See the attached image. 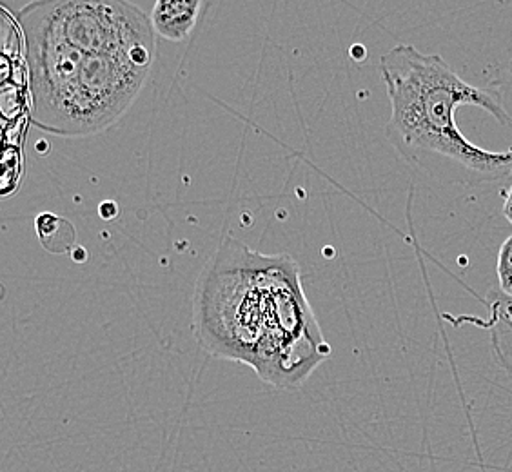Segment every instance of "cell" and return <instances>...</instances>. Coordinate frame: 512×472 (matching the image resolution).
Instances as JSON below:
<instances>
[{
    "label": "cell",
    "instance_id": "obj_5",
    "mask_svg": "<svg viewBox=\"0 0 512 472\" xmlns=\"http://www.w3.org/2000/svg\"><path fill=\"white\" fill-rule=\"evenodd\" d=\"M493 347L503 369L512 376V298L503 293L491 300Z\"/></svg>",
    "mask_w": 512,
    "mask_h": 472
},
{
    "label": "cell",
    "instance_id": "obj_1",
    "mask_svg": "<svg viewBox=\"0 0 512 472\" xmlns=\"http://www.w3.org/2000/svg\"><path fill=\"white\" fill-rule=\"evenodd\" d=\"M31 122L60 137L95 135L135 102L155 62L151 20L129 2L55 0L19 11Z\"/></svg>",
    "mask_w": 512,
    "mask_h": 472
},
{
    "label": "cell",
    "instance_id": "obj_7",
    "mask_svg": "<svg viewBox=\"0 0 512 472\" xmlns=\"http://www.w3.org/2000/svg\"><path fill=\"white\" fill-rule=\"evenodd\" d=\"M503 215H505V218L512 224V186L509 187V193H507L505 202H503Z\"/></svg>",
    "mask_w": 512,
    "mask_h": 472
},
{
    "label": "cell",
    "instance_id": "obj_3",
    "mask_svg": "<svg viewBox=\"0 0 512 472\" xmlns=\"http://www.w3.org/2000/svg\"><path fill=\"white\" fill-rule=\"evenodd\" d=\"M380 73L391 100L387 135L409 162H436L451 180L469 186L511 177L512 149L496 153L474 146L454 117L460 106H474L512 128L502 89L467 84L440 55L411 44L387 51Z\"/></svg>",
    "mask_w": 512,
    "mask_h": 472
},
{
    "label": "cell",
    "instance_id": "obj_4",
    "mask_svg": "<svg viewBox=\"0 0 512 472\" xmlns=\"http://www.w3.org/2000/svg\"><path fill=\"white\" fill-rule=\"evenodd\" d=\"M202 8L204 4L200 0H158L149 20L157 35L171 42H182L195 30Z\"/></svg>",
    "mask_w": 512,
    "mask_h": 472
},
{
    "label": "cell",
    "instance_id": "obj_2",
    "mask_svg": "<svg viewBox=\"0 0 512 472\" xmlns=\"http://www.w3.org/2000/svg\"><path fill=\"white\" fill-rule=\"evenodd\" d=\"M195 324L209 353L251 365L260 380L296 389L331 354L289 256L227 240L202 273Z\"/></svg>",
    "mask_w": 512,
    "mask_h": 472
},
{
    "label": "cell",
    "instance_id": "obj_8",
    "mask_svg": "<svg viewBox=\"0 0 512 472\" xmlns=\"http://www.w3.org/2000/svg\"><path fill=\"white\" fill-rule=\"evenodd\" d=\"M511 177H512V171H511Z\"/></svg>",
    "mask_w": 512,
    "mask_h": 472
},
{
    "label": "cell",
    "instance_id": "obj_6",
    "mask_svg": "<svg viewBox=\"0 0 512 472\" xmlns=\"http://www.w3.org/2000/svg\"><path fill=\"white\" fill-rule=\"evenodd\" d=\"M500 293L512 298V236L503 242L498 251V264H496Z\"/></svg>",
    "mask_w": 512,
    "mask_h": 472
}]
</instances>
